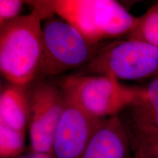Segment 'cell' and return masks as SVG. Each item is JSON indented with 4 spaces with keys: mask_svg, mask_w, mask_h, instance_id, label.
<instances>
[{
    "mask_svg": "<svg viewBox=\"0 0 158 158\" xmlns=\"http://www.w3.org/2000/svg\"><path fill=\"white\" fill-rule=\"evenodd\" d=\"M27 5L42 20L54 15L61 18L93 45L106 40L126 37L137 22V17L114 0L30 1Z\"/></svg>",
    "mask_w": 158,
    "mask_h": 158,
    "instance_id": "obj_1",
    "label": "cell"
},
{
    "mask_svg": "<svg viewBox=\"0 0 158 158\" xmlns=\"http://www.w3.org/2000/svg\"><path fill=\"white\" fill-rule=\"evenodd\" d=\"M41 21L32 10L0 29V71L10 84L29 87L38 78L43 54Z\"/></svg>",
    "mask_w": 158,
    "mask_h": 158,
    "instance_id": "obj_2",
    "label": "cell"
},
{
    "mask_svg": "<svg viewBox=\"0 0 158 158\" xmlns=\"http://www.w3.org/2000/svg\"><path fill=\"white\" fill-rule=\"evenodd\" d=\"M44 21L43 54L37 80L85 67L102 45L90 44L76 29L56 15Z\"/></svg>",
    "mask_w": 158,
    "mask_h": 158,
    "instance_id": "obj_3",
    "label": "cell"
},
{
    "mask_svg": "<svg viewBox=\"0 0 158 158\" xmlns=\"http://www.w3.org/2000/svg\"><path fill=\"white\" fill-rule=\"evenodd\" d=\"M60 86L69 100L100 119L118 116L141 89L127 86L110 76L82 74L67 76Z\"/></svg>",
    "mask_w": 158,
    "mask_h": 158,
    "instance_id": "obj_4",
    "label": "cell"
},
{
    "mask_svg": "<svg viewBox=\"0 0 158 158\" xmlns=\"http://www.w3.org/2000/svg\"><path fill=\"white\" fill-rule=\"evenodd\" d=\"M92 75L135 81L158 76V48L135 40H116L101 45L86 66Z\"/></svg>",
    "mask_w": 158,
    "mask_h": 158,
    "instance_id": "obj_5",
    "label": "cell"
},
{
    "mask_svg": "<svg viewBox=\"0 0 158 158\" xmlns=\"http://www.w3.org/2000/svg\"><path fill=\"white\" fill-rule=\"evenodd\" d=\"M28 130L31 152L52 155L55 134L64 112L66 96L60 84L47 79L29 86Z\"/></svg>",
    "mask_w": 158,
    "mask_h": 158,
    "instance_id": "obj_6",
    "label": "cell"
},
{
    "mask_svg": "<svg viewBox=\"0 0 158 158\" xmlns=\"http://www.w3.org/2000/svg\"><path fill=\"white\" fill-rule=\"evenodd\" d=\"M104 120L89 115L66 97L64 110L53 143V157H81L90 140Z\"/></svg>",
    "mask_w": 158,
    "mask_h": 158,
    "instance_id": "obj_7",
    "label": "cell"
},
{
    "mask_svg": "<svg viewBox=\"0 0 158 158\" xmlns=\"http://www.w3.org/2000/svg\"><path fill=\"white\" fill-rule=\"evenodd\" d=\"M124 127L132 151L142 144L158 141V76L118 115Z\"/></svg>",
    "mask_w": 158,
    "mask_h": 158,
    "instance_id": "obj_8",
    "label": "cell"
},
{
    "mask_svg": "<svg viewBox=\"0 0 158 158\" xmlns=\"http://www.w3.org/2000/svg\"><path fill=\"white\" fill-rule=\"evenodd\" d=\"M131 145L118 116L106 118L81 158H130Z\"/></svg>",
    "mask_w": 158,
    "mask_h": 158,
    "instance_id": "obj_9",
    "label": "cell"
},
{
    "mask_svg": "<svg viewBox=\"0 0 158 158\" xmlns=\"http://www.w3.org/2000/svg\"><path fill=\"white\" fill-rule=\"evenodd\" d=\"M29 118V87L8 83L0 94V123L26 133Z\"/></svg>",
    "mask_w": 158,
    "mask_h": 158,
    "instance_id": "obj_10",
    "label": "cell"
},
{
    "mask_svg": "<svg viewBox=\"0 0 158 158\" xmlns=\"http://www.w3.org/2000/svg\"><path fill=\"white\" fill-rule=\"evenodd\" d=\"M125 38L143 41L158 48V2L137 18L135 26Z\"/></svg>",
    "mask_w": 158,
    "mask_h": 158,
    "instance_id": "obj_11",
    "label": "cell"
},
{
    "mask_svg": "<svg viewBox=\"0 0 158 158\" xmlns=\"http://www.w3.org/2000/svg\"><path fill=\"white\" fill-rule=\"evenodd\" d=\"M26 133L0 123V157L15 158L24 153Z\"/></svg>",
    "mask_w": 158,
    "mask_h": 158,
    "instance_id": "obj_12",
    "label": "cell"
},
{
    "mask_svg": "<svg viewBox=\"0 0 158 158\" xmlns=\"http://www.w3.org/2000/svg\"><path fill=\"white\" fill-rule=\"evenodd\" d=\"M25 2L20 0L0 1V29L20 15Z\"/></svg>",
    "mask_w": 158,
    "mask_h": 158,
    "instance_id": "obj_13",
    "label": "cell"
},
{
    "mask_svg": "<svg viewBox=\"0 0 158 158\" xmlns=\"http://www.w3.org/2000/svg\"><path fill=\"white\" fill-rule=\"evenodd\" d=\"M133 152L134 158H158V141L138 146Z\"/></svg>",
    "mask_w": 158,
    "mask_h": 158,
    "instance_id": "obj_14",
    "label": "cell"
},
{
    "mask_svg": "<svg viewBox=\"0 0 158 158\" xmlns=\"http://www.w3.org/2000/svg\"><path fill=\"white\" fill-rule=\"evenodd\" d=\"M15 158H32V157H31L30 153H29V152H27V153H23V155H20V156H19V157H17Z\"/></svg>",
    "mask_w": 158,
    "mask_h": 158,
    "instance_id": "obj_15",
    "label": "cell"
}]
</instances>
